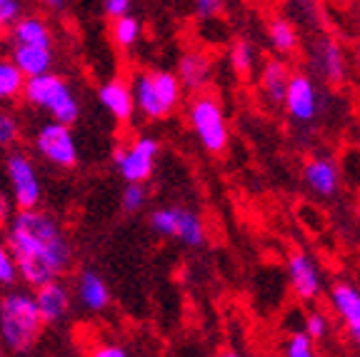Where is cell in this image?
Listing matches in <instances>:
<instances>
[{
  "mask_svg": "<svg viewBox=\"0 0 360 357\" xmlns=\"http://www.w3.org/2000/svg\"><path fill=\"white\" fill-rule=\"evenodd\" d=\"M218 357H243V355H240V352H236V350H223Z\"/></svg>",
  "mask_w": 360,
  "mask_h": 357,
  "instance_id": "obj_37",
  "label": "cell"
},
{
  "mask_svg": "<svg viewBox=\"0 0 360 357\" xmlns=\"http://www.w3.org/2000/svg\"><path fill=\"white\" fill-rule=\"evenodd\" d=\"M11 58L28 78L51 73V65H53L51 48H40V45H13Z\"/></svg>",
  "mask_w": 360,
  "mask_h": 357,
  "instance_id": "obj_19",
  "label": "cell"
},
{
  "mask_svg": "<svg viewBox=\"0 0 360 357\" xmlns=\"http://www.w3.org/2000/svg\"><path fill=\"white\" fill-rule=\"evenodd\" d=\"M183 245L188 247H200L205 245V223L198 212L188 210V207H178V235H175Z\"/></svg>",
  "mask_w": 360,
  "mask_h": 357,
  "instance_id": "obj_22",
  "label": "cell"
},
{
  "mask_svg": "<svg viewBox=\"0 0 360 357\" xmlns=\"http://www.w3.org/2000/svg\"><path fill=\"white\" fill-rule=\"evenodd\" d=\"M283 357H323L315 347V340H310L303 330L300 332H292L285 340V347H283Z\"/></svg>",
  "mask_w": 360,
  "mask_h": 357,
  "instance_id": "obj_27",
  "label": "cell"
},
{
  "mask_svg": "<svg viewBox=\"0 0 360 357\" xmlns=\"http://www.w3.org/2000/svg\"><path fill=\"white\" fill-rule=\"evenodd\" d=\"M150 228L163 238L178 235V207H158L150 212Z\"/></svg>",
  "mask_w": 360,
  "mask_h": 357,
  "instance_id": "obj_26",
  "label": "cell"
},
{
  "mask_svg": "<svg viewBox=\"0 0 360 357\" xmlns=\"http://www.w3.org/2000/svg\"><path fill=\"white\" fill-rule=\"evenodd\" d=\"M3 347H6V342L0 340V357H3Z\"/></svg>",
  "mask_w": 360,
  "mask_h": 357,
  "instance_id": "obj_39",
  "label": "cell"
},
{
  "mask_svg": "<svg viewBox=\"0 0 360 357\" xmlns=\"http://www.w3.org/2000/svg\"><path fill=\"white\" fill-rule=\"evenodd\" d=\"M18 278H20V273H18L15 255H13L11 245H8V240L3 238V240H0V285L11 287V285L15 283Z\"/></svg>",
  "mask_w": 360,
  "mask_h": 357,
  "instance_id": "obj_28",
  "label": "cell"
},
{
  "mask_svg": "<svg viewBox=\"0 0 360 357\" xmlns=\"http://www.w3.org/2000/svg\"><path fill=\"white\" fill-rule=\"evenodd\" d=\"M188 123H191V130L195 133L202 150H208L210 155H220L231 143L228 117L213 93L193 95L191 105H188Z\"/></svg>",
  "mask_w": 360,
  "mask_h": 357,
  "instance_id": "obj_5",
  "label": "cell"
},
{
  "mask_svg": "<svg viewBox=\"0 0 360 357\" xmlns=\"http://www.w3.org/2000/svg\"><path fill=\"white\" fill-rule=\"evenodd\" d=\"M98 100H101V105L105 108L118 123H130L135 110H138V108H135L133 83L120 78V75H115V78H110L108 83H103L101 88H98Z\"/></svg>",
  "mask_w": 360,
  "mask_h": 357,
  "instance_id": "obj_12",
  "label": "cell"
},
{
  "mask_svg": "<svg viewBox=\"0 0 360 357\" xmlns=\"http://www.w3.org/2000/svg\"><path fill=\"white\" fill-rule=\"evenodd\" d=\"M20 138V120L11 110L0 108V148H11Z\"/></svg>",
  "mask_w": 360,
  "mask_h": 357,
  "instance_id": "obj_30",
  "label": "cell"
},
{
  "mask_svg": "<svg viewBox=\"0 0 360 357\" xmlns=\"http://www.w3.org/2000/svg\"><path fill=\"white\" fill-rule=\"evenodd\" d=\"M195 3V13L202 20H213L223 13V0H193Z\"/></svg>",
  "mask_w": 360,
  "mask_h": 357,
  "instance_id": "obj_33",
  "label": "cell"
},
{
  "mask_svg": "<svg viewBox=\"0 0 360 357\" xmlns=\"http://www.w3.org/2000/svg\"><path fill=\"white\" fill-rule=\"evenodd\" d=\"M28 75L15 65L13 58H0V103L15 100L25 93Z\"/></svg>",
  "mask_w": 360,
  "mask_h": 357,
  "instance_id": "obj_21",
  "label": "cell"
},
{
  "mask_svg": "<svg viewBox=\"0 0 360 357\" xmlns=\"http://www.w3.org/2000/svg\"><path fill=\"white\" fill-rule=\"evenodd\" d=\"M20 18H22L20 0H0V28L11 30Z\"/></svg>",
  "mask_w": 360,
  "mask_h": 357,
  "instance_id": "obj_32",
  "label": "cell"
},
{
  "mask_svg": "<svg viewBox=\"0 0 360 357\" xmlns=\"http://www.w3.org/2000/svg\"><path fill=\"white\" fill-rule=\"evenodd\" d=\"M303 332L315 342H323L330 332V323H328V315L321 313V310H313V313L305 315L303 323Z\"/></svg>",
  "mask_w": 360,
  "mask_h": 357,
  "instance_id": "obj_29",
  "label": "cell"
},
{
  "mask_svg": "<svg viewBox=\"0 0 360 357\" xmlns=\"http://www.w3.org/2000/svg\"><path fill=\"white\" fill-rule=\"evenodd\" d=\"M6 173L8 183H11L13 202H15L18 210H33V207H38L43 188H40L38 170H35V162L30 160V155H25L20 150L11 152L6 160Z\"/></svg>",
  "mask_w": 360,
  "mask_h": 357,
  "instance_id": "obj_8",
  "label": "cell"
},
{
  "mask_svg": "<svg viewBox=\"0 0 360 357\" xmlns=\"http://www.w3.org/2000/svg\"><path fill=\"white\" fill-rule=\"evenodd\" d=\"M22 100L28 103L30 108H38V110L48 112L51 120H56V123L63 125L78 123V115H80L78 98H75L73 88L56 73L28 78Z\"/></svg>",
  "mask_w": 360,
  "mask_h": 357,
  "instance_id": "obj_4",
  "label": "cell"
},
{
  "mask_svg": "<svg viewBox=\"0 0 360 357\" xmlns=\"http://www.w3.org/2000/svg\"><path fill=\"white\" fill-rule=\"evenodd\" d=\"M303 180L315 195L333 197L340 190V168L335 157L330 155H313L303 165Z\"/></svg>",
  "mask_w": 360,
  "mask_h": 357,
  "instance_id": "obj_13",
  "label": "cell"
},
{
  "mask_svg": "<svg viewBox=\"0 0 360 357\" xmlns=\"http://www.w3.org/2000/svg\"><path fill=\"white\" fill-rule=\"evenodd\" d=\"M0 43H3V28H0Z\"/></svg>",
  "mask_w": 360,
  "mask_h": 357,
  "instance_id": "obj_40",
  "label": "cell"
},
{
  "mask_svg": "<svg viewBox=\"0 0 360 357\" xmlns=\"http://www.w3.org/2000/svg\"><path fill=\"white\" fill-rule=\"evenodd\" d=\"M290 78H292L290 67H288L285 60H281V58H270V60L263 63V67H260L258 85H260V93H263V98L273 108H283V103H285L288 85H290Z\"/></svg>",
  "mask_w": 360,
  "mask_h": 357,
  "instance_id": "obj_15",
  "label": "cell"
},
{
  "mask_svg": "<svg viewBox=\"0 0 360 357\" xmlns=\"http://www.w3.org/2000/svg\"><path fill=\"white\" fill-rule=\"evenodd\" d=\"M158 152H160V145H158L155 138L135 135L130 143L115 148L112 162H115V168H118L120 178L125 183H146L153 175V168H155Z\"/></svg>",
  "mask_w": 360,
  "mask_h": 357,
  "instance_id": "obj_6",
  "label": "cell"
},
{
  "mask_svg": "<svg viewBox=\"0 0 360 357\" xmlns=\"http://www.w3.org/2000/svg\"><path fill=\"white\" fill-rule=\"evenodd\" d=\"M43 315L35 295L25 290H11L0 297V340L15 352L30 350L43 332Z\"/></svg>",
  "mask_w": 360,
  "mask_h": 357,
  "instance_id": "obj_2",
  "label": "cell"
},
{
  "mask_svg": "<svg viewBox=\"0 0 360 357\" xmlns=\"http://www.w3.org/2000/svg\"><path fill=\"white\" fill-rule=\"evenodd\" d=\"M33 145L51 165H58V168L65 170L78 165V145H75L70 125L56 123V120L40 125L33 138Z\"/></svg>",
  "mask_w": 360,
  "mask_h": 357,
  "instance_id": "obj_7",
  "label": "cell"
},
{
  "mask_svg": "<svg viewBox=\"0 0 360 357\" xmlns=\"http://www.w3.org/2000/svg\"><path fill=\"white\" fill-rule=\"evenodd\" d=\"M40 3H45V6H51V8H60L63 6V0H40Z\"/></svg>",
  "mask_w": 360,
  "mask_h": 357,
  "instance_id": "obj_38",
  "label": "cell"
},
{
  "mask_svg": "<svg viewBox=\"0 0 360 357\" xmlns=\"http://www.w3.org/2000/svg\"><path fill=\"white\" fill-rule=\"evenodd\" d=\"M138 38H141V22H138V18H130V15H120L112 20L110 25V40L115 48H120V51H128V48H133L135 43H138Z\"/></svg>",
  "mask_w": 360,
  "mask_h": 357,
  "instance_id": "obj_24",
  "label": "cell"
},
{
  "mask_svg": "<svg viewBox=\"0 0 360 357\" xmlns=\"http://www.w3.org/2000/svg\"><path fill=\"white\" fill-rule=\"evenodd\" d=\"M135 108L148 120H163L183 100V83L178 73L168 70H138L133 73Z\"/></svg>",
  "mask_w": 360,
  "mask_h": 357,
  "instance_id": "obj_3",
  "label": "cell"
},
{
  "mask_svg": "<svg viewBox=\"0 0 360 357\" xmlns=\"http://www.w3.org/2000/svg\"><path fill=\"white\" fill-rule=\"evenodd\" d=\"M210 75H213V60H210L208 53L188 51L180 56L178 78L186 90H191V93H202V88L208 85Z\"/></svg>",
  "mask_w": 360,
  "mask_h": 357,
  "instance_id": "obj_17",
  "label": "cell"
},
{
  "mask_svg": "<svg viewBox=\"0 0 360 357\" xmlns=\"http://www.w3.org/2000/svg\"><path fill=\"white\" fill-rule=\"evenodd\" d=\"M6 240L15 255L20 280L33 290L51 280H60L73 263V247L63 225L38 207L13 215Z\"/></svg>",
  "mask_w": 360,
  "mask_h": 357,
  "instance_id": "obj_1",
  "label": "cell"
},
{
  "mask_svg": "<svg viewBox=\"0 0 360 357\" xmlns=\"http://www.w3.org/2000/svg\"><path fill=\"white\" fill-rule=\"evenodd\" d=\"M328 300L335 318L343 325L345 335L353 345L360 347V287L348 280H338L328 290Z\"/></svg>",
  "mask_w": 360,
  "mask_h": 357,
  "instance_id": "obj_10",
  "label": "cell"
},
{
  "mask_svg": "<svg viewBox=\"0 0 360 357\" xmlns=\"http://www.w3.org/2000/svg\"><path fill=\"white\" fill-rule=\"evenodd\" d=\"M288 283L292 295L303 302H313L323 292V275L321 268L305 250H292L288 255Z\"/></svg>",
  "mask_w": 360,
  "mask_h": 357,
  "instance_id": "obj_9",
  "label": "cell"
},
{
  "mask_svg": "<svg viewBox=\"0 0 360 357\" xmlns=\"http://www.w3.org/2000/svg\"><path fill=\"white\" fill-rule=\"evenodd\" d=\"M90 357H128V352H125L120 345H115V342H103V345L93 347Z\"/></svg>",
  "mask_w": 360,
  "mask_h": 357,
  "instance_id": "obj_34",
  "label": "cell"
},
{
  "mask_svg": "<svg viewBox=\"0 0 360 357\" xmlns=\"http://www.w3.org/2000/svg\"><path fill=\"white\" fill-rule=\"evenodd\" d=\"M268 40L278 56H292L298 51V30L285 18H273L268 22Z\"/></svg>",
  "mask_w": 360,
  "mask_h": 357,
  "instance_id": "obj_23",
  "label": "cell"
},
{
  "mask_svg": "<svg viewBox=\"0 0 360 357\" xmlns=\"http://www.w3.org/2000/svg\"><path fill=\"white\" fill-rule=\"evenodd\" d=\"M33 295L45 325L58 323V320L65 318L68 310H70V302H73L70 300V290H68L65 283H60V280H51V283L40 285V287H35Z\"/></svg>",
  "mask_w": 360,
  "mask_h": 357,
  "instance_id": "obj_16",
  "label": "cell"
},
{
  "mask_svg": "<svg viewBox=\"0 0 360 357\" xmlns=\"http://www.w3.org/2000/svg\"><path fill=\"white\" fill-rule=\"evenodd\" d=\"M283 108H285V112L290 115V120H295L298 125H308L318 117L321 98H318L315 83L305 73H292Z\"/></svg>",
  "mask_w": 360,
  "mask_h": 357,
  "instance_id": "obj_11",
  "label": "cell"
},
{
  "mask_svg": "<svg viewBox=\"0 0 360 357\" xmlns=\"http://www.w3.org/2000/svg\"><path fill=\"white\" fill-rule=\"evenodd\" d=\"M313 65L328 85H340L345 80V56L333 38H321L315 43Z\"/></svg>",
  "mask_w": 360,
  "mask_h": 357,
  "instance_id": "obj_14",
  "label": "cell"
},
{
  "mask_svg": "<svg viewBox=\"0 0 360 357\" xmlns=\"http://www.w3.org/2000/svg\"><path fill=\"white\" fill-rule=\"evenodd\" d=\"M146 185L143 183H128L123 190V210L125 212H138L143 205H146Z\"/></svg>",
  "mask_w": 360,
  "mask_h": 357,
  "instance_id": "obj_31",
  "label": "cell"
},
{
  "mask_svg": "<svg viewBox=\"0 0 360 357\" xmlns=\"http://www.w3.org/2000/svg\"><path fill=\"white\" fill-rule=\"evenodd\" d=\"M228 58H231V65H233V70H236L238 75L248 78V75L253 73V67H255V48L248 43L245 38L233 40Z\"/></svg>",
  "mask_w": 360,
  "mask_h": 357,
  "instance_id": "obj_25",
  "label": "cell"
},
{
  "mask_svg": "<svg viewBox=\"0 0 360 357\" xmlns=\"http://www.w3.org/2000/svg\"><path fill=\"white\" fill-rule=\"evenodd\" d=\"M130 0H105V13L115 20L120 15H128Z\"/></svg>",
  "mask_w": 360,
  "mask_h": 357,
  "instance_id": "obj_35",
  "label": "cell"
},
{
  "mask_svg": "<svg viewBox=\"0 0 360 357\" xmlns=\"http://www.w3.org/2000/svg\"><path fill=\"white\" fill-rule=\"evenodd\" d=\"M15 212H18L15 202H11L6 195H0V225H8V223H11Z\"/></svg>",
  "mask_w": 360,
  "mask_h": 357,
  "instance_id": "obj_36",
  "label": "cell"
},
{
  "mask_svg": "<svg viewBox=\"0 0 360 357\" xmlns=\"http://www.w3.org/2000/svg\"><path fill=\"white\" fill-rule=\"evenodd\" d=\"M78 297L83 302V307L93 310V313H101L110 305V290L108 285L103 283V278L93 270H83L78 275Z\"/></svg>",
  "mask_w": 360,
  "mask_h": 357,
  "instance_id": "obj_20",
  "label": "cell"
},
{
  "mask_svg": "<svg viewBox=\"0 0 360 357\" xmlns=\"http://www.w3.org/2000/svg\"><path fill=\"white\" fill-rule=\"evenodd\" d=\"M13 45H40V48H53V33L48 22L40 15H22L11 28Z\"/></svg>",
  "mask_w": 360,
  "mask_h": 357,
  "instance_id": "obj_18",
  "label": "cell"
}]
</instances>
